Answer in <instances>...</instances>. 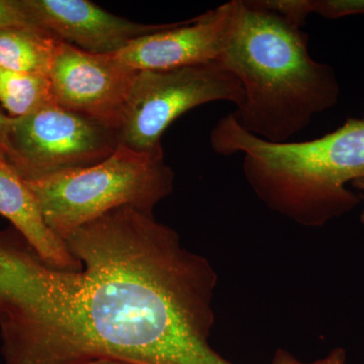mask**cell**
I'll return each instance as SVG.
<instances>
[{
  "instance_id": "cell-1",
  "label": "cell",
  "mask_w": 364,
  "mask_h": 364,
  "mask_svg": "<svg viewBox=\"0 0 364 364\" xmlns=\"http://www.w3.org/2000/svg\"><path fill=\"white\" fill-rule=\"evenodd\" d=\"M77 272L46 264L18 231L0 233L6 364H233L208 343L217 274L154 213L112 210L66 237Z\"/></svg>"
},
{
  "instance_id": "cell-2",
  "label": "cell",
  "mask_w": 364,
  "mask_h": 364,
  "mask_svg": "<svg viewBox=\"0 0 364 364\" xmlns=\"http://www.w3.org/2000/svg\"><path fill=\"white\" fill-rule=\"evenodd\" d=\"M218 61L243 88L234 119L269 142H289L314 117L338 104L334 69L311 57L301 28L258 0H239L233 33Z\"/></svg>"
},
{
  "instance_id": "cell-3",
  "label": "cell",
  "mask_w": 364,
  "mask_h": 364,
  "mask_svg": "<svg viewBox=\"0 0 364 364\" xmlns=\"http://www.w3.org/2000/svg\"><path fill=\"white\" fill-rule=\"evenodd\" d=\"M210 141L218 154H243L244 176L256 196L299 225L323 226L359 203L346 184L364 179V119L351 117L314 140L273 143L242 129L230 114Z\"/></svg>"
},
{
  "instance_id": "cell-4",
  "label": "cell",
  "mask_w": 364,
  "mask_h": 364,
  "mask_svg": "<svg viewBox=\"0 0 364 364\" xmlns=\"http://www.w3.org/2000/svg\"><path fill=\"white\" fill-rule=\"evenodd\" d=\"M25 181L46 224L64 241L79 227L116 208L153 213L172 193L174 173L164 152H140L119 145L97 164Z\"/></svg>"
},
{
  "instance_id": "cell-5",
  "label": "cell",
  "mask_w": 364,
  "mask_h": 364,
  "mask_svg": "<svg viewBox=\"0 0 364 364\" xmlns=\"http://www.w3.org/2000/svg\"><path fill=\"white\" fill-rule=\"evenodd\" d=\"M241 107L243 88L221 62L167 70L138 71L119 126V145L140 152H163L161 138L182 114L210 102Z\"/></svg>"
},
{
  "instance_id": "cell-6",
  "label": "cell",
  "mask_w": 364,
  "mask_h": 364,
  "mask_svg": "<svg viewBox=\"0 0 364 364\" xmlns=\"http://www.w3.org/2000/svg\"><path fill=\"white\" fill-rule=\"evenodd\" d=\"M119 145L114 129L52 102L9 117L2 156L23 181H35L97 164Z\"/></svg>"
},
{
  "instance_id": "cell-7",
  "label": "cell",
  "mask_w": 364,
  "mask_h": 364,
  "mask_svg": "<svg viewBox=\"0 0 364 364\" xmlns=\"http://www.w3.org/2000/svg\"><path fill=\"white\" fill-rule=\"evenodd\" d=\"M136 73L114 54L58 41L48 76L56 104L119 131Z\"/></svg>"
},
{
  "instance_id": "cell-8",
  "label": "cell",
  "mask_w": 364,
  "mask_h": 364,
  "mask_svg": "<svg viewBox=\"0 0 364 364\" xmlns=\"http://www.w3.org/2000/svg\"><path fill=\"white\" fill-rule=\"evenodd\" d=\"M238 6L239 0H233L191 20L171 23L132 41L114 56L138 71L218 61L233 33Z\"/></svg>"
},
{
  "instance_id": "cell-9",
  "label": "cell",
  "mask_w": 364,
  "mask_h": 364,
  "mask_svg": "<svg viewBox=\"0 0 364 364\" xmlns=\"http://www.w3.org/2000/svg\"><path fill=\"white\" fill-rule=\"evenodd\" d=\"M33 28L95 54H116L132 41L171 23L145 25L114 16L87 0H21Z\"/></svg>"
},
{
  "instance_id": "cell-10",
  "label": "cell",
  "mask_w": 364,
  "mask_h": 364,
  "mask_svg": "<svg viewBox=\"0 0 364 364\" xmlns=\"http://www.w3.org/2000/svg\"><path fill=\"white\" fill-rule=\"evenodd\" d=\"M0 215L6 218L50 267L77 272L82 264L69 252L65 242L46 224L35 196L26 181L0 154Z\"/></svg>"
},
{
  "instance_id": "cell-11",
  "label": "cell",
  "mask_w": 364,
  "mask_h": 364,
  "mask_svg": "<svg viewBox=\"0 0 364 364\" xmlns=\"http://www.w3.org/2000/svg\"><path fill=\"white\" fill-rule=\"evenodd\" d=\"M57 42L48 33L30 26L0 28V67L48 75Z\"/></svg>"
},
{
  "instance_id": "cell-12",
  "label": "cell",
  "mask_w": 364,
  "mask_h": 364,
  "mask_svg": "<svg viewBox=\"0 0 364 364\" xmlns=\"http://www.w3.org/2000/svg\"><path fill=\"white\" fill-rule=\"evenodd\" d=\"M52 102H56L49 76L0 67V104L11 117L26 116Z\"/></svg>"
},
{
  "instance_id": "cell-13",
  "label": "cell",
  "mask_w": 364,
  "mask_h": 364,
  "mask_svg": "<svg viewBox=\"0 0 364 364\" xmlns=\"http://www.w3.org/2000/svg\"><path fill=\"white\" fill-rule=\"evenodd\" d=\"M262 6L303 28L306 18L315 14L327 20L364 14V0H259Z\"/></svg>"
},
{
  "instance_id": "cell-14",
  "label": "cell",
  "mask_w": 364,
  "mask_h": 364,
  "mask_svg": "<svg viewBox=\"0 0 364 364\" xmlns=\"http://www.w3.org/2000/svg\"><path fill=\"white\" fill-rule=\"evenodd\" d=\"M9 26L33 28L21 6V0H0V28Z\"/></svg>"
},
{
  "instance_id": "cell-15",
  "label": "cell",
  "mask_w": 364,
  "mask_h": 364,
  "mask_svg": "<svg viewBox=\"0 0 364 364\" xmlns=\"http://www.w3.org/2000/svg\"><path fill=\"white\" fill-rule=\"evenodd\" d=\"M9 117L4 116L0 111V154L2 155L4 142H6V136L7 128H9Z\"/></svg>"
},
{
  "instance_id": "cell-16",
  "label": "cell",
  "mask_w": 364,
  "mask_h": 364,
  "mask_svg": "<svg viewBox=\"0 0 364 364\" xmlns=\"http://www.w3.org/2000/svg\"><path fill=\"white\" fill-rule=\"evenodd\" d=\"M85 364H140L133 363V361L123 360V359L117 358H98L95 360L88 361Z\"/></svg>"
},
{
  "instance_id": "cell-17",
  "label": "cell",
  "mask_w": 364,
  "mask_h": 364,
  "mask_svg": "<svg viewBox=\"0 0 364 364\" xmlns=\"http://www.w3.org/2000/svg\"><path fill=\"white\" fill-rule=\"evenodd\" d=\"M353 186H355V188L361 189V191H364V179L353 182Z\"/></svg>"
},
{
  "instance_id": "cell-18",
  "label": "cell",
  "mask_w": 364,
  "mask_h": 364,
  "mask_svg": "<svg viewBox=\"0 0 364 364\" xmlns=\"http://www.w3.org/2000/svg\"><path fill=\"white\" fill-rule=\"evenodd\" d=\"M363 198H364V196H363ZM360 220L361 223L364 225V210H363V213H361Z\"/></svg>"
}]
</instances>
